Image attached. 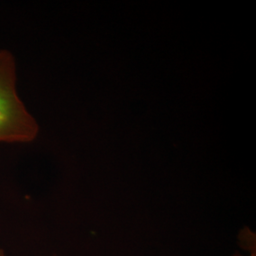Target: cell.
I'll list each match as a JSON object with an SVG mask.
<instances>
[{
	"instance_id": "1",
	"label": "cell",
	"mask_w": 256,
	"mask_h": 256,
	"mask_svg": "<svg viewBox=\"0 0 256 256\" xmlns=\"http://www.w3.org/2000/svg\"><path fill=\"white\" fill-rule=\"evenodd\" d=\"M38 132L36 120L19 98L14 57L0 50V142L28 144Z\"/></svg>"
},
{
	"instance_id": "2",
	"label": "cell",
	"mask_w": 256,
	"mask_h": 256,
	"mask_svg": "<svg viewBox=\"0 0 256 256\" xmlns=\"http://www.w3.org/2000/svg\"><path fill=\"white\" fill-rule=\"evenodd\" d=\"M0 256H6V254H5V252H3V250H0Z\"/></svg>"
}]
</instances>
